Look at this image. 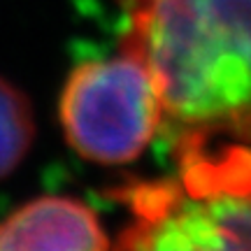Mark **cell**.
Returning a JSON list of instances; mask_svg holds the SVG:
<instances>
[{"label": "cell", "mask_w": 251, "mask_h": 251, "mask_svg": "<svg viewBox=\"0 0 251 251\" xmlns=\"http://www.w3.org/2000/svg\"><path fill=\"white\" fill-rule=\"evenodd\" d=\"M193 193H251V0H119Z\"/></svg>", "instance_id": "1"}, {"label": "cell", "mask_w": 251, "mask_h": 251, "mask_svg": "<svg viewBox=\"0 0 251 251\" xmlns=\"http://www.w3.org/2000/svg\"><path fill=\"white\" fill-rule=\"evenodd\" d=\"M61 124L84 158L100 165L135 161L161 133L163 107L153 75L128 49L81 63L63 89Z\"/></svg>", "instance_id": "2"}, {"label": "cell", "mask_w": 251, "mask_h": 251, "mask_svg": "<svg viewBox=\"0 0 251 251\" xmlns=\"http://www.w3.org/2000/svg\"><path fill=\"white\" fill-rule=\"evenodd\" d=\"M130 212L112 251H251V193H193L179 179L119 191Z\"/></svg>", "instance_id": "3"}, {"label": "cell", "mask_w": 251, "mask_h": 251, "mask_svg": "<svg viewBox=\"0 0 251 251\" xmlns=\"http://www.w3.org/2000/svg\"><path fill=\"white\" fill-rule=\"evenodd\" d=\"M0 251H112V242L81 200L45 196L0 221Z\"/></svg>", "instance_id": "4"}, {"label": "cell", "mask_w": 251, "mask_h": 251, "mask_svg": "<svg viewBox=\"0 0 251 251\" xmlns=\"http://www.w3.org/2000/svg\"><path fill=\"white\" fill-rule=\"evenodd\" d=\"M35 137V121L28 98L0 77V179L19 168Z\"/></svg>", "instance_id": "5"}]
</instances>
